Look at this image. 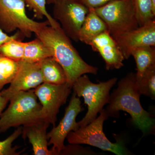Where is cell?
<instances>
[{"mask_svg": "<svg viewBox=\"0 0 155 155\" xmlns=\"http://www.w3.org/2000/svg\"><path fill=\"white\" fill-rule=\"evenodd\" d=\"M23 0H0V28L7 34L18 30L24 37L30 38L41 28L49 25L48 20L39 22L26 14Z\"/></svg>", "mask_w": 155, "mask_h": 155, "instance_id": "6", "label": "cell"}, {"mask_svg": "<svg viewBox=\"0 0 155 155\" xmlns=\"http://www.w3.org/2000/svg\"><path fill=\"white\" fill-rule=\"evenodd\" d=\"M9 101L10 98L6 95L4 91H0V115L5 108Z\"/></svg>", "mask_w": 155, "mask_h": 155, "instance_id": "28", "label": "cell"}, {"mask_svg": "<svg viewBox=\"0 0 155 155\" xmlns=\"http://www.w3.org/2000/svg\"><path fill=\"white\" fill-rule=\"evenodd\" d=\"M84 5L90 8H99L113 1V0H80Z\"/></svg>", "mask_w": 155, "mask_h": 155, "instance_id": "27", "label": "cell"}, {"mask_svg": "<svg viewBox=\"0 0 155 155\" xmlns=\"http://www.w3.org/2000/svg\"><path fill=\"white\" fill-rule=\"evenodd\" d=\"M141 93L139 89L135 73L130 72L122 78L117 88L110 95L107 107L109 116L116 117L120 111L130 114L132 121L144 134L154 129L155 121L152 114L143 107L140 103Z\"/></svg>", "mask_w": 155, "mask_h": 155, "instance_id": "2", "label": "cell"}, {"mask_svg": "<svg viewBox=\"0 0 155 155\" xmlns=\"http://www.w3.org/2000/svg\"><path fill=\"white\" fill-rule=\"evenodd\" d=\"M20 39L11 40L0 46V53L14 61L23 60L25 42Z\"/></svg>", "mask_w": 155, "mask_h": 155, "instance_id": "22", "label": "cell"}, {"mask_svg": "<svg viewBox=\"0 0 155 155\" xmlns=\"http://www.w3.org/2000/svg\"><path fill=\"white\" fill-rule=\"evenodd\" d=\"M35 35L48 48L52 57L64 69L67 83L71 87L81 75L97 74L98 68L87 64L81 58L61 26L54 28L46 25Z\"/></svg>", "mask_w": 155, "mask_h": 155, "instance_id": "1", "label": "cell"}, {"mask_svg": "<svg viewBox=\"0 0 155 155\" xmlns=\"http://www.w3.org/2000/svg\"><path fill=\"white\" fill-rule=\"evenodd\" d=\"M94 9L114 38L140 26L130 0H113Z\"/></svg>", "mask_w": 155, "mask_h": 155, "instance_id": "7", "label": "cell"}, {"mask_svg": "<svg viewBox=\"0 0 155 155\" xmlns=\"http://www.w3.org/2000/svg\"><path fill=\"white\" fill-rule=\"evenodd\" d=\"M57 0H46L47 4L51 5V4H54V3L56 2Z\"/></svg>", "mask_w": 155, "mask_h": 155, "instance_id": "30", "label": "cell"}, {"mask_svg": "<svg viewBox=\"0 0 155 155\" xmlns=\"http://www.w3.org/2000/svg\"><path fill=\"white\" fill-rule=\"evenodd\" d=\"M24 37L22 35V34L18 31L15 34L13 35H9L8 34L5 33L1 28H0V46L7 42L11 41V40L17 39L21 40H23Z\"/></svg>", "mask_w": 155, "mask_h": 155, "instance_id": "26", "label": "cell"}, {"mask_svg": "<svg viewBox=\"0 0 155 155\" xmlns=\"http://www.w3.org/2000/svg\"><path fill=\"white\" fill-rule=\"evenodd\" d=\"M9 102L8 107L0 115V133H5L11 127L23 126L44 119L41 105L34 89L17 93Z\"/></svg>", "mask_w": 155, "mask_h": 155, "instance_id": "3", "label": "cell"}, {"mask_svg": "<svg viewBox=\"0 0 155 155\" xmlns=\"http://www.w3.org/2000/svg\"><path fill=\"white\" fill-rule=\"evenodd\" d=\"M117 78H113L106 81L93 83L86 74L78 78L72 84V88L77 97H82L87 105L85 116L78 122L79 127H84L92 122L110 101V91L116 84Z\"/></svg>", "mask_w": 155, "mask_h": 155, "instance_id": "4", "label": "cell"}, {"mask_svg": "<svg viewBox=\"0 0 155 155\" xmlns=\"http://www.w3.org/2000/svg\"><path fill=\"white\" fill-rule=\"evenodd\" d=\"M43 83L39 63L19 61L17 74L8 88L3 90L9 98L22 91L34 89Z\"/></svg>", "mask_w": 155, "mask_h": 155, "instance_id": "12", "label": "cell"}, {"mask_svg": "<svg viewBox=\"0 0 155 155\" xmlns=\"http://www.w3.org/2000/svg\"><path fill=\"white\" fill-rule=\"evenodd\" d=\"M90 46L99 53L105 61L107 70L119 69L124 66L125 58L122 51L107 30L96 37Z\"/></svg>", "mask_w": 155, "mask_h": 155, "instance_id": "13", "label": "cell"}, {"mask_svg": "<svg viewBox=\"0 0 155 155\" xmlns=\"http://www.w3.org/2000/svg\"><path fill=\"white\" fill-rule=\"evenodd\" d=\"M25 5L34 13L35 17L38 19L45 17L49 25L54 28L61 26L60 23L48 12L46 9V0H23Z\"/></svg>", "mask_w": 155, "mask_h": 155, "instance_id": "21", "label": "cell"}, {"mask_svg": "<svg viewBox=\"0 0 155 155\" xmlns=\"http://www.w3.org/2000/svg\"><path fill=\"white\" fill-rule=\"evenodd\" d=\"M133 56L136 64L137 80L140 79L145 73L155 67V47L143 46L137 48L133 51Z\"/></svg>", "mask_w": 155, "mask_h": 155, "instance_id": "17", "label": "cell"}, {"mask_svg": "<svg viewBox=\"0 0 155 155\" xmlns=\"http://www.w3.org/2000/svg\"><path fill=\"white\" fill-rule=\"evenodd\" d=\"M50 123L47 120L42 119L23 125L22 136L24 139L28 138L32 146L35 155H52L48 149L47 130Z\"/></svg>", "mask_w": 155, "mask_h": 155, "instance_id": "14", "label": "cell"}, {"mask_svg": "<svg viewBox=\"0 0 155 155\" xmlns=\"http://www.w3.org/2000/svg\"><path fill=\"white\" fill-rule=\"evenodd\" d=\"M72 87L68 83L54 84L43 83L34 89L41 105L44 119L55 126L57 115L61 106L66 104Z\"/></svg>", "mask_w": 155, "mask_h": 155, "instance_id": "9", "label": "cell"}, {"mask_svg": "<svg viewBox=\"0 0 155 155\" xmlns=\"http://www.w3.org/2000/svg\"><path fill=\"white\" fill-rule=\"evenodd\" d=\"M139 26L155 19L151 0H130Z\"/></svg>", "mask_w": 155, "mask_h": 155, "instance_id": "20", "label": "cell"}, {"mask_svg": "<svg viewBox=\"0 0 155 155\" xmlns=\"http://www.w3.org/2000/svg\"><path fill=\"white\" fill-rule=\"evenodd\" d=\"M122 51L125 59L131 56L133 51L143 46H155V19L114 38Z\"/></svg>", "mask_w": 155, "mask_h": 155, "instance_id": "11", "label": "cell"}, {"mask_svg": "<svg viewBox=\"0 0 155 155\" xmlns=\"http://www.w3.org/2000/svg\"><path fill=\"white\" fill-rule=\"evenodd\" d=\"M53 8V18L59 21L70 39L79 41L78 34L89 8L80 0H57Z\"/></svg>", "mask_w": 155, "mask_h": 155, "instance_id": "8", "label": "cell"}, {"mask_svg": "<svg viewBox=\"0 0 155 155\" xmlns=\"http://www.w3.org/2000/svg\"><path fill=\"white\" fill-rule=\"evenodd\" d=\"M52 57L48 48L39 38L25 42L23 61L38 63L45 58Z\"/></svg>", "mask_w": 155, "mask_h": 155, "instance_id": "18", "label": "cell"}, {"mask_svg": "<svg viewBox=\"0 0 155 155\" xmlns=\"http://www.w3.org/2000/svg\"><path fill=\"white\" fill-rule=\"evenodd\" d=\"M136 81L141 95L155 100V67L150 69L140 79Z\"/></svg>", "mask_w": 155, "mask_h": 155, "instance_id": "23", "label": "cell"}, {"mask_svg": "<svg viewBox=\"0 0 155 155\" xmlns=\"http://www.w3.org/2000/svg\"><path fill=\"white\" fill-rule=\"evenodd\" d=\"M22 133V127H17L11 135L3 141H0V155H19L22 151L17 152L19 147H13L12 143Z\"/></svg>", "mask_w": 155, "mask_h": 155, "instance_id": "24", "label": "cell"}, {"mask_svg": "<svg viewBox=\"0 0 155 155\" xmlns=\"http://www.w3.org/2000/svg\"><path fill=\"white\" fill-rule=\"evenodd\" d=\"M152 4L153 11L154 14H155V0H151Z\"/></svg>", "mask_w": 155, "mask_h": 155, "instance_id": "29", "label": "cell"}, {"mask_svg": "<svg viewBox=\"0 0 155 155\" xmlns=\"http://www.w3.org/2000/svg\"><path fill=\"white\" fill-rule=\"evenodd\" d=\"M109 117L107 110L103 109L99 116L88 125L71 131L67 137L68 143L70 144L88 145L117 155L132 154L123 141L119 140L112 143L107 138L103 130V125Z\"/></svg>", "mask_w": 155, "mask_h": 155, "instance_id": "5", "label": "cell"}, {"mask_svg": "<svg viewBox=\"0 0 155 155\" xmlns=\"http://www.w3.org/2000/svg\"><path fill=\"white\" fill-rule=\"evenodd\" d=\"M19 61L7 58L0 53V91L15 77L19 69Z\"/></svg>", "mask_w": 155, "mask_h": 155, "instance_id": "19", "label": "cell"}, {"mask_svg": "<svg viewBox=\"0 0 155 155\" xmlns=\"http://www.w3.org/2000/svg\"><path fill=\"white\" fill-rule=\"evenodd\" d=\"M43 83L62 84L67 83L64 69L52 57L38 62Z\"/></svg>", "mask_w": 155, "mask_h": 155, "instance_id": "16", "label": "cell"}, {"mask_svg": "<svg viewBox=\"0 0 155 155\" xmlns=\"http://www.w3.org/2000/svg\"><path fill=\"white\" fill-rule=\"evenodd\" d=\"M84 110L80 97L73 93L68 107L66 108L63 119L57 126H54L47 133L48 145H52L51 150L52 155H60L65 147L64 141L71 131H75L80 127L76 122L78 115Z\"/></svg>", "mask_w": 155, "mask_h": 155, "instance_id": "10", "label": "cell"}, {"mask_svg": "<svg viewBox=\"0 0 155 155\" xmlns=\"http://www.w3.org/2000/svg\"><path fill=\"white\" fill-rule=\"evenodd\" d=\"M95 153L87 148L82 147L78 144H71L65 146L60 155H95Z\"/></svg>", "mask_w": 155, "mask_h": 155, "instance_id": "25", "label": "cell"}, {"mask_svg": "<svg viewBox=\"0 0 155 155\" xmlns=\"http://www.w3.org/2000/svg\"><path fill=\"white\" fill-rule=\"evenodd\" d=\"M107 30V25L104 20L94 8H90L79 31V41L90 46L96 37Z\"/></svg>", "mask_w": 155, "mask_h": 155, "instance_id": "15", "label": "cell"}]
</instances>
